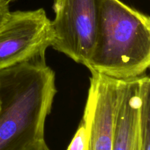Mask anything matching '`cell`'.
I'll use <instances>...</instances> for the list:
<instances>
[{"instance_id":"cell-1","label":"cell","mask_w":150,"mask_h":150,"mask_svg":"<svg viewBox=\"0 0 150 150\" xmlns=\"http://www.w3.org/2000/svg\"><path fill=\"white\" fill-rule=\"evenodd\" d=\"M55 81L45 55L0 70V150H23L45 139Z\"/></svg>"},{"instance_id":"cell-2","label":"cell","mask_w":150,"mask_h":150,"mask_svg":"<svg viewBox=\"0 0 150 150\" xmlns=\"http://www.w3.org/2000/svg\"><path fill=\"white\" fill-rule=\"evenodd\" d=\"M150 65V18L121 0H100L87 67L117 80L144 75Z\"/></svg>"},{"instance_id":"cell-3","label":"cell","mask_w":150,"mask_h":150,"mask_svg":"<svg viewBox=\"0 0 150 150\" xmlns=\"http://www.w3.org/2000/svg\"><path fill=\"white\" fill-rule=\"evenodd\" d=\"M100 0H54L51 47L87 66L95 46Z\"/></svg>"},{"instance_id":"cell-4","label":"cell","mask_w":150,"mask_h":150,"mask_svg":"<svg viewBox=\"0 0 150 150\" xmlns=\"http://www.w3.org/2000/svg\"><path fill=\"white\" fill-rule=\"evenodd\" d=\"M53 40L51 21L42 8L10 12L0 27V70L45 55Z\"/></svg>"},{"instance_id":"cell-5","label":"cell","mask_w":150,"mask_h":150,"mask_svg":"<svg viewBox=\"0 0 150 150\" xmlns=\"http://www.w3.org/2000/svg\"><path fill=\"white\" fill-rule=\"evenodd\" d=\"M142 76L120 80L112 150H150V90Z\"/></svg>"},{"instance_id":"cell-6","label":"cell","mask_w":150,"mask_h":150,"mask_svg":"<svg viewBox=\"0 0 150 150\" xmlns=\"http://www.w3.org/2000/svg\"><path fill=\"white\" fill-rule=\"evenodd\" d=\"M82 120L87 135L86 150H112L120 80L90 72Z\"/></svg>"},{"instance_id":"cell-7","label":"cell","mask_w":150,"mask_h":150,"mask_svg":"<svg viewBox=\"0 0 150 150\" xmlns=\"http://www.w3.org/2000/svg\"><path fill=\"white\" fill-rule=\"evenodd\" d=\"M87 135L83 121L81 120L79 127L67 150H86Z\"/></svg>"},{"instance_id":"cell-8","label":"cell","mask_w":150,"mask_h":150,"mask_svg":"<svg viewBox=\"0 0 150 150\" xmlns=\"http://www.w3.org/2000/svg\"><path fill=\"white\" fill-rule=\"evenodd\" d=\"M10 4L0 0V27L6 21L10 13Z\"/></svg>"},{"instance_id":"cell-9","label":"cell","mask_w":150,"mask_h":150,"mask_svg":"<svg viewBox=\"0 0 150 150\" xmlns=\"http://www.w3.org/2000/svg\"><path fill=\"white\" fill-rule=\"evenodd\" d=\"M23 150H51L48 146L47 145L46 142H45V139L43 140L38 141V142H35V143L32 144L30 146L26 147V149Z\"/></svg>"},{"instance_id":"cell-10","label":"cell","mask_w":150,"mask_h":150,"mask_svg":"<svg viewBox=\"0 0 150 150\" xmlns=\"http://www.w3.org/2000/svg\"><path fill=\"white\" fill-rule=\"evenodd\" d=\"M2 1H6V2H7V3H9V4H10V3L13 2V1H15L16 0H2Z\"/></svg>"}]
</instances>
